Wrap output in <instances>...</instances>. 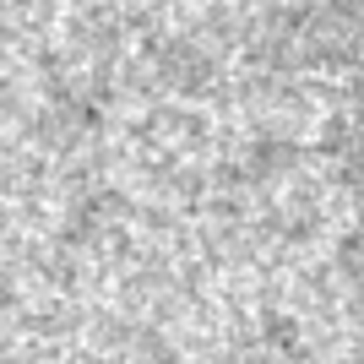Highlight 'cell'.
<instances>
[]
</instances>
